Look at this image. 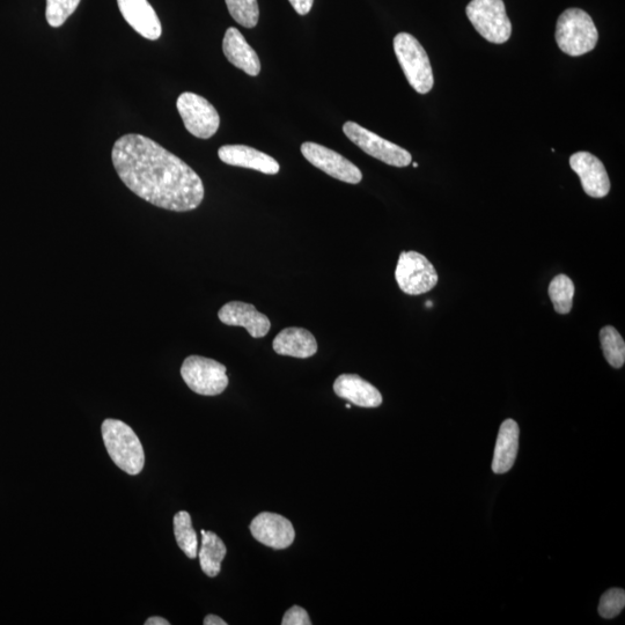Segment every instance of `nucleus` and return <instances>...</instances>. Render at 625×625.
Listing matches in <instances>:
<instances>
[{"label":"nucleus","instance_id":"5","mask_svg":"<svg viewBox=\"0 0 625 625\" xmlns=\"http://www.w3.org/2000/svg\"><path fill=\"white\" fill-rule=\"evenodd\" d=\"M466 13L476 31L485 40L496 44L510 40L512 24L507 17L503 0H472Z\"/></svg>","mask_w":625,"mask_h":625},{"label":"nucleus","instance_id":"27","mask_svg":"<svg viewBox=\"0 0 625 625\" xmlns=\"http://www.w3.org/2000/svg\"><path fill=\"white\" fill-rule=\"evenodd\" d=\"M283 625H311L312 621L306 610L299 606H293L285 613Z\"/></svg>","mask_w":625,"mask_h":625},{"label":"nucleus","instance_id":"26","mask_svg":"<svg viewBox=\"0 0 625 625\" xmlns=\"http://www.w3.org/2000/svg\"><path fill=\"white\" fill-rule=\"evenodd\" d=\"M625 607V592L621 588H612L602 595L599 605V614L604 619H614L619 616Z\"/></svg>","mask_w":625,"mask_h":625},{"label":"nucleus","instance_id":"11","mask_svg":"<svg viewBox=\"0 0 625 625\" xmlns=\"http://www.w3.org/2000/svg\"><path fill=\"white\" fill-rule=\"evenodd\" d=\"M250 533L256 541L277 550L286 549L296 539L292 522L277 513L263 512L250 524Z\"/></svg>","mask_w":625,"mask_h":625},{"label":"nucleus","instance_id":"2","mask_svg":"<svg viewBox=\"0 0 625 625\" xmlns=\"http://www.w3.org/2000/svg\"><path fill=\"white\" fill-rule=\"evenodd\" d=\"M102 438L109 457L115 465L129 475H138L145 465L141 440L128 424L119 419H106L102 423Z\"/></svg>","mask_w":625,"mask_h":625},{"label":"nucleus","instance_id":"7","mask_svg":"<svg viewBox=\"0 0 625 625\" xmlns=\"http://www.w3.org/2000/svg\"><path fill=\"white\" fill-rule=\"evenodd\" d=\"M395 279L402 292L421 296L436 288L438 274L433 264L417 252H403L395 270Z\"/></svg>","mask_w":625,"mask_h":625},{"label":"nucleus","instance_id":"28","mask_svg":"<svg viewBox=\"0 0 625 625\" xmlns=\"http://www.w3.org/2000/svg\"><path fill=\"white\" fill-rule=\"evenodd\" d=\"M289 2L300 16L310 13L314 4V0H289Z\"/></svg>","mask_w":625,"mask_h":625},{"label":"nucleus","instance_id":"31","mask_svg":"<svg viewBox=\"0 0 625 625\" xmlns=\"http://www.w3.org/2000/svg\"><path fill=\"white\" fill-rule=\"evenodd\" d=\"M414 167H415V168H417V167H418V164H417V163H415V164H414Z\"/></svg>","mask_w":625,"mask_h":625},{"label":"nucleus","instance_id":"15","mask_svg":"<svg viewBox=\"0 0 625 625\" xmlns=\"http://www.w3.org/2000/svg\"><path fill=\"white\" fill-rule=\"evenodd\" d=\"M218 157L226 165L254 169L268 175H276L281 169L277 161L267 153L245 145L222 146L218 151Z\"/></svg>","mask_w":625,"mask_h":625},{"label":"nucleus","instance_id":"8","mask_svg":"<svg viewBox=\"0 0 625 625\" xmlns=\"http://www.w3.org/2000/svg\"><path fill=\"white\" fill-rule=\"evenodd\" d=\"M343 132L359 149L389 166L407 167L413 161V157L407 150L386 141L355 122L344 123Z\"/></svg>","mask_w":625,"mask_h":625},{"label":"nucleus","instance_id":"10","mask_svg":"<svg viewBox=\"0 0 625 625\" xmlns=\"http://www.w3.org/2000/svg\"><path fill=\"white\" fill-rule=\"evenodd\" d=\"M301 153L308 163L336 180L350 185H358L363 180V174L355 164L326 146L307 142L301 145Z\"/></svg>","mask_w":625,"mask_h":625},{"label":"nucleus","instance_id":"29","mask_svg":"<svg viewBox=\"0 0 625 625\" xmlns=\"http://www.w3.org/2000/svg\"><path fill=\"white\" fill-rule=\"evenodd\" d=\"M204 625H226L227 623L216 615H208L205 617Z\"/></svg>","mask_w":625,"mask_h":625},{"label":"nucleus","instance_id":"21","mask_svg":"<svg viewBox=\"0 0 625 625\" xmlns=\"http://www.w3.org/2000/svg\"><path fill=\"white\" fill-rule=\"evenodd\" d=\"M173 524L175 539L180 549L187 557L194 560L198 555V539L190 514L186 511L176 513Z\"/></svg>","mask_w":625,"mask_h":625},{"label":"nucleus","instance_id":"19","mask_svg":"<svg viewBox=\"0 0 625 625\" xmlns=\"http://www.w3.org/2000/svg\"><path fill=\"white\" fill-rule=\"evenodd\" d=\"M519 435V426L513 419H506L500 426L492 461V470L495 474L510 472L514 466L519 450Z\"/></svg>","mask_w":625,"mask_h":625},{"label":"nucleus","instance_id":"20","mask_svg":"<svg viewBox=\"0 0 625 625\" xmlns=\"http://www.w3.org/2000/svg\"><path fill=\"white\" fill-rule=\"evenodd\" d=\"M201 533L202 546L198 554L201 568L208 577H217L227 554L225 543L213 532L201 531Z\"/></svg>","mask_w":625,"mask_h":625},{"label":"nucleus","instance_id":"13","mask_svg":"<svg viewBox=\"0 0 625 625\" xmlns=\"http://www.w3.org/2000/svg\"><path fill=\"white\" fill-rule=\"evenodd\" d=\"M220 322L226 326L244 327L254 338H262L270 332L271 322L267 315L256 310L252 304L231 301L218 312Z\"/></svg>","mask_w":625,"mask_h":625},{"label":"nucleus","instance_id":"6","mask_svg":"<svg viewBox=\"0 0 625 625\" xmlns=\"http://www.w3.org/2000/svg\"><path fill=\"white\" fill-rule=\"evenodd\" d=\"M226 366L216 360L189 356L183 362L181 375L191 391L203 396H217L229 386Z\"/></svg>","mask_w":625,"mask_h":625},{"label":"nucleus","instance_id":"3","mask_svg":"<svg viewBox=\"0 0 625 625\" xmlns=\"http://www.w3.org/2000/svg\"><path fill=\"white\" fill-rule=\"evenodd\" d=\"M555 36L563 53L573 57L590 53L599 40L598 29L592 18L579 9H569L561 14Z\"/></svg>","mask_w":625,"mask_h":625},{"label":"nucleus","instance_id":"17","mask_svg":"<svg viewBox=\"0 0 625 625\" xmlns=\"http://www.w3.org/2000/svg\"><path fill=\"white\" fill-rule=\"evenodd\" d=\"M334 392L358 407L378 408L382 404V395L378 389L357 374L340 375L335 381Z\"/></svg>","mask_w":625,"mask_h":625},{"label":"nucleus","instance_id":"12","mask_svg":"<svg viewBox=\"0 0 625 625\" xmlns=\"http://www.w3.org/2000/svg\"><path fill=\"white\" fill-rule=\"evenodd\" d=\"M570 166L580 181L585 193L593 198H604L609 194L610 181L606 167L588 152H577L570 158Z\"/></svg>","mask_w":625,"mask_h":625},{"label":"nucleus","instance_id":"4","mask_svg":"<svg viewBox=\"0 0 625 625\" xmlns=\"http://www.w3.org/2000/svg\"><path fill=\"white\" fill-rule=\"evenodd\" d=\"M394 51L408 83L419 94H428L435 84L428 54L415 36L400 33L394 39Z\"/></svg>","mask_w":625,"mask_h":625},{"label":"nucleus","instance_id":"23","mask_svg":"<svg viewBox=\"0 0 625 625\" xmlns=\"http://www.w3.org/2000/svg\"><path fill=\"white\" fill-rule=\"evenodd\" d=\"M600 341L609 365L621 369L625 363V343L621 334L614 327L607 326L601 329Z\"/></svg>","mask_w":625,"mask_h":625},{"label":"nucleus","instance_id":"9","mask_svg":"<svg viewBox=\"0 0 625 625\" xmlns=\"http://www.w3.org/2000/svg\"><path fill=\"white\" fill-rule=\"evenodd\" d=\"M176 107L191 135L201 139H209L216 135L220 117L216 108L207 99L191 92L182 93Z\"/></svg>","mask_w":625,"mask_h":625},{"label":"nucleus","instance_id":"16","mask_svg":"<svg viewBox=\"0 0 625 625\" xmlns=\"http://www.w3.org/2000/svg\"><path fill=\"white\" fill-rule=\"evenodd\" d=\"M224 54L235 68H238L248 76L256 77L261 72V62L256 51L249 46L245 36L239 29L231 27L227 29L223 40Z\"/></svg>","mask_w":625,"mask_h":625},{"label":"nucleus","instance_id":"25","mask_svg":"<svg viewBox=\"0 0 625 625\" xmlns=\"http://www.w3.org/2000/svg\"><path fill=\"white\" fill-rule=\"evenodd\" d=\"M80 0H47L46 17L51 27H61L77 10Z\"/></svg>","mask_w":625,"mask_h":625},{"label":"nucleus","instance_id":"14","mask_svg":"<svg viewBox=\"0 0 625 625\" xmlns=\"http://www.w3.org/2000/svg\"><path fill=\"white\" fill-rule=\"evenodd\" d=\"M123 18L143 38L156 41L163 33L160 19L147 0H117Z\"/></svg>","mask_w":625,"mask_h":625},{"label":"nucleus","instance_id":"22","mask_svg":"<svg viewBox=\"0 0 625 625\" xmlns=\"http://www.w3.org/2000/svg\"><path fill=\"white\" fill-rule=\"evenodd\" d=\"M575 284L566 275H558L549 285V297L558 314H569L575 297Z\"/></svg>","mask_w":625,"mask_h":625},{"label":"nucleus","instance_id":"30","mask_svg":"<svg viewBox=\"0 0 625 625\" xmlns=\"http://www.w3.org/2000/svg\"><path fill=\"white\" fill-rule=\"evenodd\" d=\"M169 624L171 623L163 619V617H158V616L150 617V619L145 622V625H169Z\"/></svg>","mask_w":625,"mask_h":625},{"label":"nucleus","instance_id":"1","mask_svg":"<svg viewBox=\"0 0 625 625\" xmlns=\"http://www.w3.org/2000/svg\"><path fill=\"white\" fill-rule=\"evenodd\" d=\"M112 159L124 185L154 207L188 212L204 200L200 175L151 138L130 134L117 139Z\"/></svg>","mask_w":625,"mask_h":625},{"label":"nucleus","instance_id":"24","mask_svg":"<svg viewBox=\"0 0 625 625\" xmlns=\"http://www.w3.org/2000/svg\"><path fill=\"white\" fill-rule=\"evenodd\" d=\"M232 18L239 25L254 28L259 22L260 10L257 0H225Z\"/></svg>","mask_w":625,"mask_h":625},{"label":"nucleus","instance_id":"18","mask_svg":"<svg viewBox=\"0 0 625 625\" xmlns=\"http://www.w3.org/2000/svg\"><path fill=\"white\" fill-rule=\"evenodd\" d=\"M272 348L277 355L306 359L318 352V342L307 329L292 327L276 336Z\"/></svg>","mask_w":625,"mask_h":625}]
</instances>
